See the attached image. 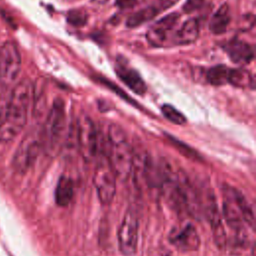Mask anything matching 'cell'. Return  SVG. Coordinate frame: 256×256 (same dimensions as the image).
<instances>
[{"mask_svg":"<svg viewBox=\"0 0 256 256\" xmlns=\"http://www.w3.org/2000/svg\"><path fill=\"white\" fill-rule=\"evenodd\" d=\"M33 86L28 79L17 82L9 91L7 116L0 127V142L15 139L25 127L32 100Z\"/></svg>","mask_w":256,"mask_h":256,"instance_id":"1","label":"cell"},{"mask_svg":"<svg viewBox=\"0 0 256 256\" xmlns=\"http://www.w3.org/2000/svg\"><path fill=\"white\" fill-rule=\"evenodd\" d=\"M223 216L228 226L236 233L239 242L246 238L245 224L254 228V212L245 196L236 188L223 185Z\"/></svg>","mask_w":256,"mask_h":256,"instance_id":"2","label":"cell"},{"mask_svg":"<svg viewBox=\"0 0 256 256\" xmlns=\"http://www.w3.org/2000/svg\"><path fill=\"white\" fill-rule=\"evenodd\" d=\"M106 158L116 178L125 181L130 176L134 149L124 130L116 124H111L108 129Z\"/></svg>","mask_w":256,"mask_h":256,"instance_id":"3","label":"cell"},{"mask_svg":"<svg viewBox=\"0 0 256 256\" xmlns=\"http://www.w3.org/2000/svg\"><path fill=\"white\" fill-rule=\"evenodd\" d=\"M66 113L61 99L53 102L41 130L42 147L50 154L57 153L66 139Z\"/></svg>","mask_w":256,"mask_h":256,"instance_id":"4","label":"cell"},{"mask_svg":"<svg viewBox=\"0 0 256 256\" xmlns=\"http://www.w3.org/2000/svg\"><path fill=\"white\" fill-rule=\"evenodd\" d=\"M76 140L85 161H94L101 155L100 138L93 120L88 115L79 116L76 124Z\"/></svg>","mask_w":256,"mask_h":256,"instance_id":"5","label":"cell"},{"mask_svg":"<svg viewBox=\"0 0 256 256\" xmlns=\"http://www.w3.org/2000/svg\"><path fill=\"white\" fill-rule=\"evenodd\" d=\"M42 148L41 131H30L18 145L13 159L12 166L19 173H25L36 161Z\"/></svg>","mask_w":256,"mask_h":256,"instance_id":"6","label":"cell"},{"mask_svg":"<svg viewBox=\"0 0 256 256\" xmlns=\"http://www.w3.org/2000/svg\"><path fill=\"white\" fill-rule=\"evenodd\" d=\"M21 71V55L12 41L0 46V83L4 87L14 86Z\"/></svg>","mask_w":256,"mask_h":256,"instance_id":"7","label":"cell"},{"mask_svg":"<svg viewBox=\"0 0 256 256\" xmlns=\"http://www.w3.org/2000/svg\"><path fill=\"white\" fill-rule=\"evenodd\" d=\"M95 168L93 184L100 202L104 205L110 204L116 193V176L110 167L107 158L101 155Z\"/></svg>","mask_w":256,"mask_h":256,"instance_id":"8","label":"cell"},{"mask_svg":"<svg viewBox=\"0 0 256 256\" xmlns=\"http://www.w3.org/2000/svg\"><path fill=\"white\" fill-rule=\"evenodd\" d=\"M139 222L132 210H127L121 221L117 238L120 252L125 256H132L137 249Z\"/></svg>","mask_w":256,"mask_h":256,"instance_id":"9","label":"cell"},{"mask_svg":"<svg viewBox=\"0 0 256 256\" xmlns=\"http://www.w3.org/2000/svg\"><path fill=\"white\" fill-rule=\"evenodd\" d=\"M180 15L178 13H170L162 17L160 20L154 22L147 31L148 42L156 47L164 46L168 43L174 34V29L178 23Z\"/></svg>","mask_w":256,"mask_h":256,"instance_id":"10","label":"cell"},{"mask_svg":"<svg viewBox=\"0 0 256 256\" xmlns=\"http://www.w3.org/2000/svg\"><path fill=\"white\" fill-rule=\"evenodd\" d=\"M169 241L176 249L183 252L195 251L200 245L198 232L191 223H187L181 228L171 231Z\"/></svg>","mask_w":256,"mask_h":256,"instance_id":"11","label":"cell"},{"mask_svg":"<svg viewBox=\"0 0 256 256\" xmlns=\"http://www.w3.org/2000/svg\"><path fill=\"white\" fill-rule=\"evenodd\" d=\"M172 0H156L152 4L143 7L142 9L131 14L126 21V26L134 28L154 19L159 13L172 6Z\"/></svg>","mask_w":256,"mask_h":256,"instance_id":"12","label":"cell"},{"mask_svg":"<svg viewBox=\"0 0 256 256\" xmlns=\"http://www.w3.org/2000/svg\"><path fill=\"white\" fill-rule=\"evenodd\" d=\"M116 73L119 79L126 85L130 90L138 95H142L146 91V84L141 78L139 73L133 68L119 63L116 66Z\"/></svg>","mask_w":256,"mask_h":256,"instance_id":"13","label":"cell"},{"mask_svg":"<svg viewBox=\"0 0 256 256\" xmlns=\"http://www.w3.org/2000/svg\"><path fill=\"white\" fill-rule=\"evenodd\" d=\"M200 33V23L196 18L186 20L177 30L174 31L172 43L176 45H187L194 42Z\"/></svg>","mask_w":256,"mask_h":256,"instance_id":"14","label":"cell"},{"mask_svg":"<svg viewBox=\"0 0 256 256\" xmlns=\"http://www.w3.org/2000/svg\"><path fill=\"white\" fill-rule=\"evenodd\" d=\"M229 58L237 64H247L254 58L253 48L241 40H232L224 47Z\"/></svg>","mask_w":256,"mask_h":256,"instance_id":"15","label":"cell"},{"mask_svg":"<svg viewBox=\"0 0 256 256\" xmlns=\"http://www.w3.org/2000/svg\"><path fill=\"white\" fill-rule=\"evenodd\" d=\"M231 20V12L228 4H222L212 15L209 22V29L213 34L219 35L227 30Z\"/></svg>","mask_w":256,"mask_h":256,"instance_id":"16","label":"cell"},{"mask_svg":"<svg viewBox=\"0 0 256 256\" xmlns=\"http://www.w3.org/2000/svg\"><path fill=\"white\" fill-rule=\"evenodd\" d=\"M74 195V185L71 178L62 175L55 188V202L58 206H67Z\"/></svg>","mask_w":256,"mask_h":256,"instance_id":"17","label":"cell"},{"mask_svg":"<svg viewBox=\"0 0 256 256\" xmlns=\"http://www.w3.org/2000/svg\"><path fill=\"white\" fill-rule=\"evenodd\" d=\"M228 82L236 87L247 88L253 86V77L249 71L244 68L230 69Z\"/></svg>","mask_w":256,"mask_h":256,"instance_id":"18","label":"cell"},{"mask_svg":"<svg viewBox=\"0 0 256 256\" xmlns=\"http://www.w3.org/2000/svg\"><path fill=\"white\" fill-rule=\"evenodd\" d=\"M230 69L222 64L211 67L206 74V79L211 85L220 86L228 82Z\"/></svg>","mask_w":256,"mask_h":256,"instance_id":"19","label":"cell"},{"mask_svg":"<svg viewBox=\"0 0 256 256\" xmlns=\"http://www.w3.org/2000/svg\"><path fill=\"white\" fill-rule=\"evenodd\" d=\"M162 114L163 116L170 122H172L173 124H177V125H183L186 123V118L185 116L179 111L177 110L174 106L170 105V104H165L162 106L161 108Z\"/></svg>","mask_w":256,"mask_h":256,"instance_id":"20","label":"cell"},{"mask_svg":"<svg viewBox=\"0 0 256 256\" xmlns=\"http://www.w3.org/2000/svg\"><path fill=\"white\" fill-rule=\"evenodd\" d=\"M167 137L170 139V141L173 143V145H174L182 154H184L186 157H189V158H192V159H195V158H198V157H199L198 154H197L193 149H191L189 146H187L186 144L180 142L178 139H175V138H173V137H171V136H169V135H168Z\"/></svg>","mask_w":256,"mask_h":256,"instance_id":"21","label":"cell"},{"mask_svg":"<svg viewBox=\"0 0 256 256\" xmlns=\"http://www.w3.org/2000/svg\"><path fill=\"white\" fill-rule=\"evenodd\" d=\"M8 104H9V92H4L0 95V127L2 126V124L6 119Z\"/></svg>","mask_w":256,"mask_h":256,"instance_id":"22","label":"cell"},{"mask_svg":"<svg viewBox=\"0 0 256 256\" xmlns=\"http://www.w3.org/2000/svg\"><path fill=\"white\" fill-rule=\"evenodd\" d=\"M68 21L73 25H82L86 21V16L82 11H71L68 16Z\"/></svg>","mask_w":256,"mask_h":256,"instance_id":"23","label":"cell"},{"mask_svg":"<svg viewBox=\"0 0 256 256\" xmlns=\"http://www.w3.org/2000/svg\"><path fill=\"white\" fill-rule=\"evenodd\" d=\"M206 0H186L183 5V10L186 13H192L198 9H200Z\"/></svg>","mask_w":256,"mask_h":256,"instance_id":"24","label":"cell"},{"mask_svg":"<svg viewBox=\"0 0 256 256\" xmlns=\"http://www.w3.org/2000/svg\"><path fill=\"white\" fill-rule=\"evenodd\" d=\"M137 0H116L115 4L120 9H128L136 4Z\"/></svg>","mask_w":256,"mask_h":256,"instance_id":"25","label":"cell"},{"mask_svg":"<svg viewBox=\"0 0 256 256\" xmlns=\"http://www.w3.org/2000/svg\"><path fill=\"white\" fill-rule=\"evenodd\" d=\"M94 2H96V3H99V4H103V3H105V2H107L108 0H93Z\"/></svg>","mask_w":256,"mask_h":256,"instance_id":"26","label":"cell"}]
</instances>
